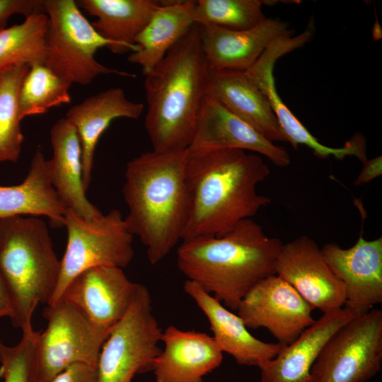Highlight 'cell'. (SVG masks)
<instances>
[{
	"label": "cell",
	"mask_w": 382,
	"mask_h": 382,
	"mask_svg": "<svg viewBox=\"0 0 382 382\" xmlns=\"http://www.w3.org/2000/svg\"><path fill=\"white\" fill-rule=\"evenodd\" d=\"M270 173L263 158L255 153L187 149L190 207L182 241L221 236L251 219L271 202L257 191Z\"/></svg>",
	"instance_id": "1"
},
{
	"label": "cell",
	"mask_w": 382,
	"mask_h": 382,
	"mask_svg": "<svg viewBox=\"0 0 382 382\" xmlns=\"http://www.w3.org/2000/svg\"><path fill=\"white\" fill-rule=\"evenodd\" d=\"M186 161L187 149H152L126 166L122 193L128 213L125 221L146 246L152 265L183 239L190 207Z\"/></svg>",
	"instance_id": "2"
},
{
	"label": "cell",
	"mask_w": 382,
	"mask_h": 382,
	"mask_svg": "<svg viewBox=\"0 0 382 382\" xmlns=\"http://www.w3.org/2000/svg\"><path fill=\"white\" fill-rule=\"evenodd\" d=\"M210 69L194 24L146 74L144 127L153 150H185L190 146L201 104L208 93Z\"/></svg>",
	"instance_id": "3"
},
{
	"label": "cell",
	"mask_w": 382,
	"mask_h": 382,
	"mask_svg": "<svg viewBox=\"0 0 382 382\" xmlns=\"http://www.w3.org/2000/svg\"><path fill=\"white\" fill-rule=\"evenodd\" d=\"M282 244L266 235L259 224L247 219L224 236L182 241L177 265L187 279L236 311L255 284L276 274Z\"/></svg>",
	"instance_id": "4"
},
{
	"label": "cell",
	"mask_w": 382,
	"mask_h": 382,
	"mask_svg": "<svg viewBox=\"0 0 382 382\" xmlns=\"http://www.w3.org/2000/svg\"><path fill=\"white\" fill-rule=\"evenodd\" d=\"M60 264L43 220L32 216L0 219V274L11 299V323L23 333L33 331L36 307L50 302Z\"/></svg>",
	"instance_id": "5"
},
{
	"label": "cell",
	"mask_w": 382,
	"mask_h": 382,
	"mask_svg": "<svg viewBox=\"0 0 382 382\" xmlns=\"http://www.w3.org/2000/svg\"><path fill=\"white\" fill-rule=\"evenodd\" d=\"M47 16L45 64L72 85H87L103 74L135 77L99 63L96 52L110 43L93 27L74 0H44Z\"/></svg>",
	"instance_id": "6"
},
{
	"label": "cell",
	"mask_w": 382,
	"mask_h": 382,
	"mask_svg": "<svg viewBox=\"0 0 382 382\" xmlns=\"http://www.w3.org/2000/svg\"><path fill=\"white\" fill-rule=\"evenodd\" d=\"M63 226L67 231L66 248L55 291L47 305L58 301L67 285L81 272L96 267L123 269L134 257V236L118 209L88 220L66 209Z\"/></svg>",
	"instance_id": "7"
},
{
	"label": "cell",
	"mask_w": 382,
	"mask_h": 382,
	"mask_svg": "<svg viewBox=\"0 0 382 382\" xmlns=\"http://www.w3.org/2000/svg\"><path fill=\"white\" fill-rule=\"evenodd\" d=\"M163 331L152 310L148 289L139 284L123 318L113 327L98 357V382H132L153 371Z\"/></svg>",
	"instance_id": "8"
},
{
	"label": "cell",
	"mask_w": 382,
	"mask_h": 382,
	"mask_svg": "<svg viewBox=\"0 0 382 382\" xmlns=\"http://www.w3.org/2000/svg\"><path fill=\"white\" fill-rule=\"evenodd\" d=\"M382 361V311L373 308L340 327L325 342L309 382H366Z\"/></svg>",
	"instance_id": "9"
},
{
	"label": "cell",
	"mask_w": 382,
	"mask_h": 382,
	"mask_svg": "<svg viewBox=\"0 0 382 382\" xmlns=\"http://www.w3.org/2000/svg\"><path fill=\"white\" fill-rule=\"evenodd\" d=\"M46 329L37 332L36 352L41 382H49L74 364L97 369L101 348L110 332L91 323L68 301L60 299L44 309Z\"/></svg>",
	"instance_id": "10"
},
{
	"label": "cell",
	"mask_w": 382,
	"mask_h": 382,
	"mask_svg": "<svg viewBox=\"0 0 382 382\" xmlns=\"http://www.w3.org/2000/svg\"><path fill=\"white\" fill-rule=\"evenodd\" d=\"M313 310L291 284L274 274L255 284L236 311L248 328H266L286 346L313 323Z\"/></svg>",
	"instance_id": "11"
},
{
	"label": "cell",
	"mask_w": 382,
	"mask_h": 382,
	"mask_svg": "<svg viewBox=\"0 0 382 382\" xmlns=\"http://www.w3.org/2000/svg\"><path fill=\"white\" fill-rule=\"evenodd\" d=\"M276 274L291 284L313 309L323 313L344 307L345 289L316 243L306 236L282 244Z\"/></svg>",
	"instance_id": "12"
},
{
	"label": "cell",
	"mask_w": 382,
	"mask_h": 382,
	"mask_svg": "<svg viewBox=\"0 0 382 382\" xmlns=\"http://www.w3.org/2000/svg\"><path fill=\"white\" fill-rule=\"evenodd\" d=\"M320 249L331 270L343 284L344 307L359 316L382 302L381 236L367 241L360 236L349 248L330 243Z\"/></svg>",
	"instance_id": "13"
},
{
	"label": "cell",
	"mask_w": 382,
	"mask_h": 382,
	"mask_svg": "<svg viewBox=\"0 0 382 382\" xmlns=\"http://www.w3.org/2000/svg\"><path fill=\"white\" fill-rule=\"evenodd\" d=\"M139 285L122 268L96 267L74 277L60 299L78 308L96 327L110 332L129 309Z\"/></svg>",
	"instance_id": "14"
},
{
	"label": "cell",
	"mask_w": 382,
	"mask_h": 382,
	"mask_svg": "<svg viewBox=\"0 0 382 382\" xmlns=\"http://www.w3.org/2000/svg\"><path fill=\"white\" fill-rule=\"evenodd\" d=\"M307 42L305 35H289L271 44L257 61L245 71L267 97L279 126L288 142L296 149L303 144L319 158L333 156L339 160L347 156L359 158L361 149L359 144L349 139L342 147H330L321 144L283 103L276 89L273 74L275 62L283 55L303 45Z\"/></svg>",
	"instance_id": "15"
},
{
	"label": "cell",
	"mask_w": 382,
	"mask_h": 382,
	"mask_svg": "<svg viewBox=\"0 0 382 382\" xmlns=\"http://www.w3.org/2000/svg\"><path fill=\"white\" fill-rule=\"evenodd\" d=\"M218 149L252 151L281 168L291 163L285 148L267 140L207 94L201 104L195 135L187 150Z\"/></svg>",
	"instance_id": "16"
},
{
	"label": "cell",
	"mask_w": 382,
	"mask_h": 382,
	"mask_svg": "<svg viewBox=\"0 0 382 382\" xmlns=\"http://www.w3.org/2000/svg\"><path fill=\"white\" fill-rule=\"evenodd\" d=\"M199 28L204 53L212 70L245 71L271 44L293 34L286 22L272 18H266L255 27L244 30L216 25Z\"/></svg>",
	"instance_id": "17"
},
{
	"label": "cell",
	"mask_w": 382,
	"mask_h": 382,
	"mask_svg": "<svg viewBox=\"0 0 382 382\" xmlns=\"http://www.w3.org/2000/svg\"><path fill=\"white\" fill-rule=\"evenodd\" d=\"M164 347L156 359V382H202L222 362L223 352L205 332L170 325L163 332Z\"/></svg>",
	"instance_id": "18"
},
{
	"label": "cell",
	"mask_w": 382,
	"mask_h": 382,
	"mask_svg": "<svg viewBox=\"0 0 382 382\" xmlns=\"http://www.w3.org/2000/svg\"><path fill=\"white\" fill-rule=\"evenodd\" d=\"M183 289L207 317L212 337L220 349L232 356L238 364L259 367L284 347L255 337L238 314L228 310L197 283L187 279Z\"/></svg>",
	"instance_id": "19"
},
{
	"label": "cell",
	"mask_w": 382,
	"mask_h": 382,
	"mask_svg": "<svg viewBox=\"0 0 382 382\" xmlns=\"http://www.w3.org/2000/svg\"><path fill=\"white\" fill-rule=\"evenodd\" d=\"M144 110L143 103L128 100L120 87L99 92L68 110L64 117L75 127L81 143L86 192L91 179L96 147L102 134L115 119H138Z\"/></svg>",
	"instance_id": "20"
},
{
	"label": "cell",
	"mask_w": 382,
	"mask_h": 382,
	"mask_svg": "<svg viewBox=\"0 0 382 382\" xmlns=\"http://www.w3.org/2000/svg\"><path fill=\"white\" fill-rule=\"evenodd\" d=\"M354 317L345 307L323 313L296 340L258 367L262 382H309L311 368L325 342Z\"/></svg>",
	"instance_id": "21"
},
{
	"label": "cell",
	"mask_w": 382,
	"mask_h": 382,
	"mask_svg": "<svg viewBox=\"0 0 382 382\" xmlns=\"http://www.w3.org/2000/svg\"><path fill=\"white\" fill-rule=\"evenodd\" d=\"M207 94L267 140L288 142L267 97L245 71L210 69Z\"/></svg>",
	"instance_id": "22"
},
{
	"label": "cell",
	"mask_w": 382,
	"mask_h": 382,
	"mask_svg": "<svg viewBox=\"0 0 382 382\" xmlns=\"http://www.w3.org/2000/svg\"><path fill=\"white\" fill-rule=\"evenodd\" d=\"M52 156L47 160L52 184L66 207L82 217L93 220L103 213L86 195L82 174L81 147L75 127L65 117L50 130Z\"/></svg>",
	"instance_id": "23"
},
{
	"label": "cell",
	"mask_w": 382,
	"mask_h": 382,
	"mask_svg": "<svg viewBox=\"0 0 382 382\" xmlns=\"http://www.w3.org/2000/svg\"><path fill=\"white\" fill-rule=\"evenodd\" d=\"M76 3L96 19L91 24L110 43L117 54L134 52L135 40L160 5L152 0H77Z\"/></svg>",
	"instance_id": "24"
},
{
	"label": "cell",
	"mask_w": 382,
	"mask_h": 382,
	"mask_svg": "<svg viewBox=\"0 0 382 382\" xmlns=\"http://www.w3.org/2000/svg\"><path fill=\"white\" fill-rule=\"evenodd\" d=\"M66 211L54 188L47 160L37 148L23 181L11 186L0 185V219L23 215L45 216L56 226H63Z\"/></svg>",
	"instance_id": "25"
},
{
	"label": "cell",
	"mask_w": 382,
	"mask_h": 382,
	"mask_svg": "<svg viewBox=\"0 0 382 382\" xmlns=\"http://www.w3.org/2000/svg\"><path fill=\"white\" fill-rule=\"evenodd\" d=\"M195 4L193 0L160 3L137 37V50L129 55L128 61L140 66L144 76L148 74L195 24Z\"/></svg>",
	"instance_id": "26"
},
{
	"label": "cell",
	"mask_w": 382,
	"mask_h": 382,
	"mask_svg": "<svg viewBox=\"0 0 382 382\" xmlns=\"http://www.w3.org/2000/svg\"><path fill=\"white\" fill-rule=\"evenodd\" d=\"M47 16L37 12L18 24L0 28V74L18 65L45 64Z\"/></svg>",
	"instance_id": "27"
},
{
	"label": "cell",
	"mask_w": 382,
	"mask_h": 382,
	"mask_svg": "<svg viewBox=\"0 0 382 382\" xmlns=\"http://www.w3.org/2000/svg\"><path fill=\"white\" fill-rule=\"evenodd\" d=\"M71 85L55 74L45 64L30 66L18 93V117L41 115L71 101Z\"/></svg>",
	"instance_id": "28"
},
{
	"label": "cell",
	"mask_w": 382,
	"mask_h": 382,
	"mask_svg": "<svg viewBox=\"0 0 382 382\" xmlns=\"http://www.w3.org/2000/svg\"><path fill=\"white\" fill-rule=\"evenodd\" d=\"M30 66L18 65L0 74V163L16 162L23 135L18 117V93Z\"/></svg>",
	"instance_id": "29"
},
{
	"label": "cell",
	"mask_w": 382,
	"mask_h": 382,
	"mask_svg": "<svg viewBox=\"0 0 382 382\" xmlns=\"http://www.w3.org/2000/svg\"><path fill=\"white\" fill-rule=\"evenodd\" d=\"M272 1L197 0L193 13L195 24L216 25L232 30L255 27L266 18L262 6Z\"/></svg>",
	"instance_id": "30"
},
{
	"label": "cell",
	"mask_w": 382,
	"mask_h": 382,
	"mask_svg": "<svg viewBox=\"0 0 382 382\" xmlns=\"http://www.w3.org/2000/svg\"><path fill=\"white\" fill-rule=\"evenodd\" d=\"M37 332L23 333L14 346L0 342V377L4 382H41L36 352Z\"/></svg>",
	"instance_id": "31"
},
{
	"label": "cell",
	"mask_w": 382,
	"mask_h": 382,
	"mask_svg": "<svg viewBox=\"0 0 382 382\" xmlns=\"http://www.w3.org/2000/svg\"><path fill=\"white\" fill-rule=\"evenodd\" d=\"M37 12H45L44 0H0V28L13 16L26 17Z\"/></svg>",
	"instance_id": "32"
},
{
	"label": "cell",
	"mask_w": 382,
	"mask_h": 382,
	"mask_svg": "<svg viewBox=\"0 0 382 382\" xmlns=\"http://www.w3.org/2000/svg\"><path fill=\"white\" fill-rule=\"evenodd\" d=\"M49 382H98L97 369L84 364H74L57 374Z\"/></svg>",
	"instance_id": "33"
},
{
	"label": "cell",
	"mask_w": 382,
	"mask_h": 382,
	"mask_svg": "<svg viewBox=\"0 0 382 382\" xmlns=\"http://www.w3.org/2000/svg\"><path fill=\"white\" fill-rule=\"evenodd\" d=\"M382 174V157L376 156L371 159H366L363 162L361 173L354 181L355 185L365 184Z\"/></svg>",
	"instance_id": "34"
},
{
	"label": "cell",
	"mask_w": 382,
	"mask_h": 382,
	"mask_svg": "<svg viewBox=\"0 0 382 382\" xmlns=\"http://www.w3.org/2000/svg\"><path fill=\"white\" fill-rule=\"evenodd\" d=\"M11 303L9 294L0 274V318L10 316Z\"/></svg>",
	"instance_id": "35"
},
{
	"label": "cell",
	"mask_w": 382,
	"mask_h": 382,
	"mask_svg": "<svg viewBox=\"0 0 382 382\" xmlns=\"http://www.w3.org/2000/svg\"><path fill=\"white\" fill-rule=\"evenodd\" d=\"M372 35L374 40H378L379 39H381V37H382L381 28L380 26V24L377 18L376 19V21L373 26Z\"/></svg>",
	"instance_id": "36"
}]
</instances>
